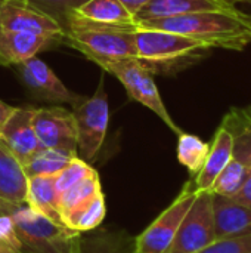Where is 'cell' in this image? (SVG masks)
Wrapping results in <instances>:
<instances>
[{
  "mask_svg": "<svg viewBox=\"0 0 251 253\" xmlns=\"http://www.w3.org/2000/svg\"><path fill=\"white\" fill-rule=\"evenodd\" d=\"M10 218L21 253H81V233L44 218L27 203Z\"/></svg>",
  "mask_w": 251,
  "mask_h": 253,
  "instance_id": "obj_4",
  "label": "cell"
},
{
  "mask_svg": "<svg viewBox=\"0 0 251 253\" xmlns=\"http://www.w3.org/2000/svg\"><path fill=\"white\" fill-rule=\"evenodd\" d=\"M74 157L77 156H72L61 150L41 147L22 168H24L27 178L56 176Z\"/></svg>",
  "mask_w": 251,
  "mask_h": 253,
  "instance_id": "obj_24",
  "label": "cell"
},
{
  "mask_svg": "<svg viewBox=\"0 0 251 253\" xmlns=\"http://www.w3.org/2000/svg\"><path fill=\"white\" fill-rule=\"evenodd\" d=\"M0 253H21V245L10 216H0Z\"/></svg>",
  "mask_w": 251,
  "mask_h": 253,
  "instance_id": "obj_30",
  "label": "cell"
},
{
  "mask_svg": "<svg viewBox=\"0 0 251 253\" xmlns=\"http://www.w3.org/2000/svg\"><path fill=\"white\" fill-rule=\"evenodd\" d=\"M105 215H107L105 196L104 193H101L96 197H93L90 202H87L86 205L64 215L61 218V222L62 225L83 234V233L99 228L102 221L105 219Z\"/></svg>",
  "mask_w": 251,
  "mask_h": 253,
  "instance_id": "obj_22",
  "label": "cell"
},
{
  "mask_svg": "<svg viewBox=\"0 0 251 253\" xmlns=\"http://www.w3.org/2000/svg\"><path fill=\"white\" fill-rule=\"evenodd\" d=\"M104 71L112 74L120 80L124 86L130 99L142 104L148 110H151L155 116H158L163 123L176 135H180L183 130L175 123L167 107L164 105L160 90L155 84L154 74L148 71L136 58L121 59L102 67Z\"/></svg>",
  "mask_w": 251,
  "mask_h": 253,
  "instance_id": "obj_5",
  "label": "cell"
},
{
  "mask_svg": "<svg viewBox=\"0 0 251 253\" xmlns=\"http://www.w3.org/2000/svg\"><path fill=\"white\" fill-rule=\"evenodd\" d=\"M136 27L183 34L206 43L212 49L241 52L251 43V15L237 6L231 9L136 21Z\"/></svg>",
  "mask_w": 251,
  "mask_h": 253,
  "instance_id": "obj_1",
  "label": "cell"
},
{
  "mask_svg": "<svg viewBox=\"0 0 251 253\" xmlns=\"http://www.w3.org/2000/svg\"><path fill=\"white\" fill-rule=\"evenodd\" d=\"M27 185L21 162L0 139V216H10L25 205Z\"/></svg>",
  "mask_w": 251,
  "mask_h": 253,
  "instance_id": "obj_12",
  "label": "cell"
},
{
  "mask_svg": "<svg viewBox=\"0 0 251 253\" xmlns=\"http://www.w3.org/2000/svg\"><path fill=\"white\" fill-rule=\"evenodd\" d=\"M25 203L33 211L43 215L44 218L56 224H62L58 209V193L55 188V176L28 178Z\"/></svg>",
  "mask_w": 251,
  "mask_h": 253,
  "instance_id": "obj_19",
  "label": "cell"
},
{
  "mask_svg": "<svg viewBox=\"0 0 251 253\" xmlns=\"http://www.w3.org/2000/svg\"><path fill=\"white\" fill-rule=\"evenodd\" d=\"M226 1H229L231 4H234V6H237V7H238V4H247V6H251V0H226Z\"/></svg>",
  "mask_w": 251,
  "mask_h": 253,
  "instance_id": "obj_34",
  "label": "cell"
},
{
  "mask_svg": "<svg viewBox=\"0 0 251 253\" xmlns=\"http://www.w3.org/2000/svg\"><path fill=\"white\" fill-rule=\"evenodd\" d=\"M235 7L226 0H151L136 15V21L170 18L203 10H220Z\"/></svg>",
  "mask_w": 251,
  "mask_h": 253,
  "instance_id": "obj_17",
  "label": "cell"
},
{
  "mask_svg": "<svg viewBox=\"0 0 251 253\" xmlns=\"http://www.w3.org/2000/svg\"><path fill=\"white\" fill-rule=\"evenodd\" d=\"M81 253H135V237L124 230L96 228L81 234Z\"/></svg>",
  "mask_w": 251,
  "mask_h": 253,
  "instance_id": "obj_21",
  "label": "cell"
},
{
  "mask_svg": "<svg viewBox=\"0 0 251 253\" xmlns=\"http://www.w3.org/2000/svg\"><path fill=\"white\" fill-rule=\"evenodd\" d=\"M198 253H251V230L219 239Z\"/></svg>",
  "mask_w": 251,
  "mask_h": 253,
  "instance_id": "obj_29",
  "label": "cell"
},
{
  "mask_svg": "<svg viewBox=\"0 0 251 253\" xmlns=\"http://www.w3.org/2000/svg\"><path fill=\"white\" fill-rule=\"evenodd\" d=\"M249 173H250V170L244 163H241L237 159H232L226 165V168L219 173V176L215 179L209 193H212L215 196L234 197L241 190Z\"/></svg>",
  "mask_w": 251,
  "mask_h": 253,
  "instance_id": "obj_26",
  "label": "cell"
},
{
  "mask_svg": "<svg viewBox=\"0 0 251 253\" xmlns=\"http://www.w3.org/2000/svg\"><path fill=\"white\" fill-rule=\"evenodd\" d=\"M72 114L77 126V157L90 163L104 145L109 123V105L102 80L93 96L83 99Z\"/></svg>",
  "mask_w": 251,
  "mask_h": 253,
  "instance_id": "obj_6",
  "label": "cell"
},
{
  "mask_svg": "<svg viewBox=\"0 0 251 253\" xmlns=\"http://www.w3.org/2000/svg\"><path fill=\"white\" fill-rule=\"evenodd\" d=\"M133 15H136L148 1H151V0H120Z\"/></svg>",
  "mask_w": 251,
  "mask_h": 253,
  "instance_id": "obj_33",
  "label": "cell"
},
{
  "mask_svg": "<svg viewBox=\"0 0 251 253\" xmlns=\"http://www.w3.org/2000/svg\"><path fill=\"white\" fill-rule=\"evenodd\" d=\"M13 110H15V107H12V105L6 104V102H3V101H0V132H1V129H3L6 120H7V119L10 117V114L13 113Z\"/></svg>",
  "mask_w": 251,
  "mask_h": 253,
  "instance_id": "obj_32",
  "label": "cell"
},
{
  "mask_svg": "<svg viewBox=\"0 0 251 253\" xmlns=\"http://www.w3.org/2000/svg\"><path fill=\"white\" fill-rule=\"evenodd\" d=\"M198 191L194 181H188L176 199L139 236L135 237V253H166L170 248L186 212Z\"/></svg>",
  "mask_w": 251,
  "mask_h": 253,
  "instance_id": "obj_7",
  "label": "cell"
},
{
  "mask_svg": "<svg viewBox=\"0 0 251 253\" xmlns=\"http://www.w3.org/2000/svg\"><path fill=\"white\" fill-rule=\"evenodd\" d=\"M234 159V139L225 126H219L209 148V154L201 170L194 176L197 191H209L219 173Z\"/></svg>",
  "mask_w": 251,
  "mask_h": 253,
  "instance_id": "obj_15",
  "label": "cell"
},
{
  "mask_svg": "<svg viewBox=\"0 0 251 253\" xmlns=\"http://www.w3.org/2000/svg\"><path fill=\"white\" fill-rule=\"evenodd\" d=\"M41 12L47 13L53 19H56L61 25L86 1L89 0H27Z\"/></svg>",
  "mask_w": 251,
  "mask_h": 253,
  "instance_id": "obj_28",
  "label": "cell"
},
{
  "mask_svg": "<svg viewBox=\"0 0 251 253\" xmlns=\"http://www.w3.org/2000/svg\"><path fill=\"white\" fill-rule=\"evenodd\" d=\"M101 193H102V188H101L99 175L96 170H93L89 176H86L84 179L74 184L71 188H68L67 191L58 196L59 216L62 218L64 215L78 209L80 206L86 205L87 202H90L93 197H96Z\"/></svg>",
  "mask_w": 251,
  "mask_h": 253,
  "instance_id": "obj_23",
  "label": "cell"
},
{
  "mask_svg": "<svg viewBox=\"0 0 251 253\" xmlns=\"http://www.w3.org/2000/svg\"><path fill=\"white\" fill-rule=\"evenodd\" d=\"M95 169L90 166V163L81 160L80 157H74L56 176H55V188L58 196L68 188H71L74 184L80 182L86 176H89Z\"/></svg>",
  "mask_w": 251,
  "mask_h": 253,
  "instance_id": "obj_27",
  "label": "cell"
},
{
  "mask_svg": "<svg viewBox=\"0 0 251 253\" xmlns=\"http://www.w3.org/2000/svg\"><path fill=\"white\" fill-rule=\"evenodd\" d=\"M64 36L61 43L83 53L101 68L107 64L136 58L135 27L108 25L72 13L62 25Z\"/></svg>",
  "mask_w": 251,
  "mask_h": 253,
  "instance_id": "obj_2",
  "label": "cell"
},
{
  "mask_svg": "<svg viewBox=\"0 0 251 253\" xmlns=\"http://www.w3.org/2000/svg\"><path fill=\"white\" fill-rule=\"evenodd\" d=\"M58 43L46 36L0 28V65L15 67Z\"/></svg>",
  "mask_w": 251,
  "mask_h": 253,
  "instance_id": "obj_14",
  "label": "cell"
},
{
  "mask_svg": "<svg viewBox=\"0 0 251 253\" xmlns=\"http://www.w3.org/2000/svg\"><path fill=\"white\" fill-rule=\"evenodd\" d=\"M216 242L213 194L198 191L166 253H198Z\"/></svg>",
  "mask_w": 251,
  "mask_h": 253,
  "instance_id": "obj_8",
  "label": "cell"
},
{
  "mask_svg": "<svg viewBox=\"0 0 251 253\" xmlns=\"http://www.w3.org/2000/svg\"><path fill=\"white\" fill-rule=\"evenodd\" d=\"M33 126L41 147L77 156V126L71 111L62 107L36 108Z\"/></svg>",
  "mask_w": 251,
  "mask_h": 253,
  "instance_id": "obj_9",
  "label": "cell"
},
{
  "mask_svg": "<svg viewBox=\"0 0 251 253\" xmlns=\"http://www.w3.org/2000/svg\"><path fill=\"white\" fill-rule=\"evenodd\" d=\"M0 28L33 33L55 39L61 43L62 25L27 0H0Z\"/></svg>",
  "mask_w": 251,
  "mask_h": 253,
  "instance_id": "obj_10",
  "label": "cell"
},
{
  "mask_svg": "<svg viewBox=\"0 0 251 253\" xmlns=\"http://www.w3.org/2000/svg\"><path fill=\"white\" fill-rule=\"evenodd\" d=\"M36 108H21L15 107L10 117L6 120L0 139L13 153V156L24 166L40 148V142L34 132L33 116Z\"/></svg>",
  "mask_w": 251,
  "mask_h": 253,
  "instance_id": "obj_13",
  "label": "cell"
},
{
  "mask_svg": "<svg viewBox=\"0 0 251 253\" xmlns=\"http://www.w3.org/2000/svg\"><path fill=\"white\" fill-rule=\"evenodd\" d=\"M216 240L251 230V208L229 197L213 194Z\"/></svg>",
  "mask_w": 251,
  "mask_h": 253,
  "instance_id": "obj_16",
  "label": "cell"
},
{
  "mask_svg": "<svg viewBox=\"0 0 251 253\" xmlns=\"http://www.w3.org/2000/svg\"><path fill=\"white\" fill-rule=\"evenodd\" d=\"M15 67L25 87L36 98L55 104H71L74 107L83 101L62 83V80L46 62L37 56H33Z\"/></svg>",
  "mask_w": 251,
  "mask_h": 253,
  "instance_id": "obj_11",
  "label": "cell"
},
{
  "mask_svg": "<svg viewBox=\"0 0 251 253\" xmlns=\"http://www.w3.org/2000/svg\"><path fill=\"white\" fill-rule=\"evenodd\" d=\"M210 144L204 142L201 138L192 133L182 132L178 135V147H176V156L182 166H185L191 176H195L209 154Z\"/></svg>",
  "mask_w": 251,
  "mask_h": 253,
  "instance_id": "obj_25",
  "label": "cell"
},
{
  "mask_svg": "<svg viewBox=\"0 0 251 253\" xmlns=\"http://www.w3.org/2000/svg\"><path fill=\"white\" fill-rule=\"evenodd\" d=\"M220 125L232 135L234 159L244 163L251 170V104L247 107H232Z\"/></svg>",
  "mask_w": 251,
  "mask_h": 253,
  "instance_id": "obj_18",
  "label": "cell"
},
{
  "mask_svg": "<svg viewBox=\"0 0 251 253\" xmlns=\"http://www.w3.org/2000/svg\"><path fill=\"white\" fill-rule=\"evenodd\" d=\"M74 13L80 18L99 24L121 27L136 25L135 15L120 0H89Z\"/></svg>",
  "mask_w": 251,
  "mask_h": 253,
  "instance_id": "obj_20",
  "label": "cell"
},
{
  "mask_svg": "<svg viewBox=\"0 0 251 253\" xmlns=\"http://www.w3.org/2000/svg\"><path fill=\"white\" fill-rule=\"evenodd\" d=\"M229 199H232V200H235V202H238V203H241L244 206L251 208V170L249 176H247V179H246V182L243 184L241 190L234 197H229Z\"/></svg>",
  "mask_w": 251,
  "mask_h": 253,
  "instance_id": "obj_31",
  "label": "cell"
},
{
  "mask_svg": "<svg viewBox=\"0 0 251 253\" xmlns=\"http://www.w3.org/2000/svg\"><path fill=\"white\" fill-rule=\"evenodd\" d=\"M136 59L152 74H175L200 59L212 47L206 43L173 31L136 27Z\"/></svg>",
  "mask_w": 251,
  "mask_h": 253,
  "instance_id": "obj_3",
  "label": "cell"
}]
</instances>
